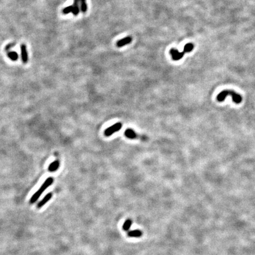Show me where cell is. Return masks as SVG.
Segmentation results:
<instances>
[{"label":"cell","mask_w":255,"mask_h":255,"mask_svg":"<svg viewBox=\"0 0 255 255\" xmlns=\"http://www.w3.org/2000/svg\"><path fill=\"white\" fill-rule=\"evenodd\" d=\"M227 96H231L232 97V100L235 104H239L242 101V97L240 95L239 93H236L233 90H224L221 92L217 96V100L218 102H223L225 98Z\"/></svg>","instance_id":"6da1fadb"},{"label":"cell","mask_w":255,"mask_h":255,"mask_svg":"<svg viewBox=\"0 0 255 255\" xmlns=\"http://www.w3.org/2000/svg\"><path fill=\"white\" fill-rule=\"evenodd\" d=\"M53 182V178L52 177H49L47 178L46 181L44 182L42 185L40 187V188L39 189L38 191H36L33 195L32 196V198L30 199V202L31 204H33L37 201V200L40 198L41 195L42 194V192L46 190L50 185H51Z\"/></svg>","instance_id":"7a4b0ae2"},{"label":"cell","mask_w":255,"mask_h":255,"mask_svg":"<svg viewBox=\"0 0 255 255\" xmlns=\"http://www.w3.org/2000/svg\"><path fill=\"white\" fill-rule=\"evenodd\" d=\"M122 127V124L121 122H117L115 124L112 125L110 127H107L105 129L104 134L106 137H110L116 132L119 131Z\"/></svg>","instance_id":"3957f363"},{"label":"cell","mask_w":255,"mask_h":255,"mask_svg":"<svg viewBox=\"0 0 255 255\" xmlns=\"http://www.w3.org/2000/svg\"><path fill=\"white\" fill-rule=\"evenodd\" d=\"M125 135L127 137V138L129 139H140L144 141L147 140V137L146 136H144V135H139L137 133H136V132L131 129L129 128L127 129L125 131Z\"/></svg>","instance_id":"277c9868"},{"label":"cell","mask_w":255,"mask_h":255,"mask_svg":"<svg viewBox=\"0 0 255 255\" xmlns=\"http://www.w3.org/2000/svg\"><path fill=\"white\" fill-rule=\"evenodd\" d=\"M170 53L172 56V59L175 61H177L181 59L185 53L184 51H182V52H179L178 50L177 49H171L170 50Z\"/></svg>","instance_id":"5b68a950"},{"label":"cell","mask_w":255,"mask_h":255,"mask_svg":"<svg viewBox=\"0 0 255 255\" xmlns=\"http://www.w3.org/2000/svg\"><path fill=\"white\" fill-rule=\"evenodd\" d=\"M21 52L22 62L24 63H26L28 62V53L27 51V47L24 44L21 46Z\"/></svg>","instance_id":"8992f818"},{"label":"cell","mask_w":255,"mask_h":255,"mask_svg":"<svg viewBox=\"0 0 255 255\" xmlns=\"http://www.w3.org/2000/svg\"><path fill=\"white\" fill-rule=\"evenodd\" d=\"M132 40V39L131 37H130V36L126 37H125V38H124V39H122L117 42V47H123V46H124L127 44H129L131 42Z\"/></svg>","instance_id":"52a82bcc"},{"label":"cell","mask_w":255,"mask_h":255,"mask_svg":"<svg viewBox=\"0 0 255 255\" xmlns=\"http://www.w3.org/2000/svg\"><path fill=\"white\" fill-rule=\"evenodd\" d=\"M52 195H53V194H52V193H51V192H49V193H48L43 199H42V200L40 201V202H39L38 204H37V208H39V209H40L41 207H42L43 206H44L47 202H49L51 199H52Z\"/></svg>","instance_id":"ba28073f"},{"label":"cell","mask_w":255,"mask_h":255,"mask_svg":"<svg viewBox=\"0 0 255 255\" xmlns=\"http://www.w3.org/2000/svg\"><path fill=\"white\" fill-rule=\"evenodd\" d=\"M59 165H60V163H59V161L58 160L54 161L49 165V171H50V172H54V171H57L59 167Z\"/></svg>","instance_id":"9c48e42d"},{"label":"cell","mask_w":255,"mask_h":255,"mask_svg":"<svg viewBox=\"0 0 255 255\" xmlns=\"http://www.w3.org/2000/svg\"><path fill=\"white\" fill-rule=\"evenodd\" d=\"M142 232L139 230H131L127 233L128 236L131 237H139L142 236Z\"/></svg>","instance_id":"30bf717a"},{"label":"cell","mask_w":255,"mask_h":255,"mask_svg":"<svg viewBox=\"0 0 255 255\" xmlns=\"http://www.w3.org/2000/svg\"><path fill=\"white\" fill-rule=\"evenodd\" d=\"M7 55H8V57L12 61H15L19 58V55L15 52H13V51L8 52Z\"/></svg>","instance_id":"8fae6325"},{"label":"cell","mask_w":255,"mask_h":255,"mask_svg":"<svg viewBox=\"0 0 255 255\" xmlns=\"http://www.w3.org/2000/svg\"><path fill=\"white\" fill-rule=\"evenodd\" d=\"M194 45L192 43H191V42L188 43L184 46L183 51H184L185 53H190L194 49Z\"/></svg>","instance_id":"7c38bea8"},{"label":"cell","mask_w":255,"mask_h":255,"mask_svg":"<svg viewBox=\"0 0 255 255\" xmlns=\"http://www.w3.org/2000/svg\"><path fill=\"white\" fill-rule=\"evenodd\" d=\"M80 10L82 12L85 13L87 10L86 0H80Z\"/></svg>","instance_id":"4fadbf2b"},{"label":"cell","mask_w":255,"mask_h":255,"mask_svg":"<svg viewBox=\"0 0 255 255\" xmlns=\"http://www.w3.org/2000/svg\"><path fill=\"white\" fill-rule=\"evenodd\" d=\"M132 223V222L130 219H127V220L125 222V223H124V225H123V226H122L123 229H124L125 231H127V230L130 229V227H131V226Z\"/></svg>","instance_id":"5bb4252c"},{"label":"cell","mask_w":255,"mask_h":255,"mask_svg":"<svg viewBox=\"0 0 255 255\" xmlns=\"http://www.w3.org/2000/svg\"><path fill=\"white\" fill-rule=\"evenodd\" d=\"M73 9V5H70V6H68V7L64 8L62 11V12L64 14H68L69 13L72 12Z\"/></svg>","instance_id":"9a60e30c"},{"label":"cell","mask_w":255,"mask_h":255,"mask_svg":"<svg viewBox=\"0 0 255 255\" xmlns=\"http://www.w3.org/2000/svg\"><path fill=\"white\" fill-rule=\"evenodd\" d=\"M73 11H72V13L74 15L76 16L79 13L80 10V8H79V5H73Z\"/></svg>","instance_id":"2e32d148"},{"label":"cell","mask_w":255,"mask_h":255,"mask_svg":"<svg viewBox=\"0 0 255 255\" xmlns=\"http://www.w3.org/2000/svg\"><path fill=\"white\" fill-rule=\"evenodd\" d=\"M15 44H16V43H15V42H12V43H10V44H8V45H7V46H6V47H5V51H7V52H9V50H10L11 49L12 47H13L14 46H15Z\"/></svg>","instance_id":"e0dca14e"}]
</instances>
